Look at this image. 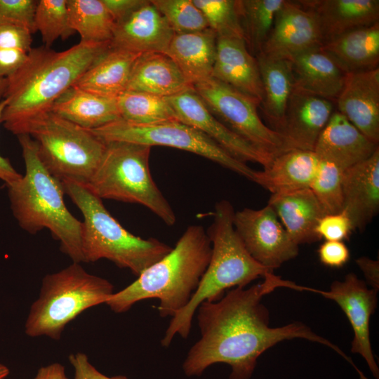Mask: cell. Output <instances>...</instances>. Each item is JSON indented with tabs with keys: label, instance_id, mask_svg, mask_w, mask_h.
Masks as SVG:
<instances>
[{
	"label": "cell",
	"instance_id": "cell-25",
	"mask_svg": "<svg viewBox=\"0 0 379 379\" xmlns=\"http://www.w3.org/2000/svg\"><path fill=\"white\" fill-rule=\"evenodd\" d=\"M268 204L297 245L320 239L316 233V227L326 213L310 187L272 194Z\"/></svg>",
	"mask_w": 379,
	"mask_h": 379
},
{
	"label": "cell",
	"instance_id": "cell-19",
	"mask_svg": "<svg viewBox=\"0 0 379 379\" xmlns=\"http://www.w3.org/2000/svg\"><path fill=\"white\" fill-rule=\"evenodd\" d=\"M334 107L333 101L294 89L279 133L293 149L314 151Z\"/></svg>",
	"mask_w": 379,
	"mask_h": 379
},
{
	"label": "cell",
	"instance_id": "cell-41",
	"mask_svg": "<svg viewBox=\"0 0 379 379\" xmlns=\"http://www.w3.org/2000/svg\"><path fill=\"white\" fill-rule=\"evenodd\" d=\"M32 31L20 25L0 22V49H20L26 52L32 48Z\"/></svg>",
	"mask_w": 379,
	"mask_h": 379
},
{
	"label": "cell",
	"instance_id": "cell-10",
	"mask_svg": "<svg viewBox=\"0 0 379 379\" xmlns=\"http://www.w3.org/2000/svg\"><path fill=\"white\" fill-rule=\"evenodd\" d=\"M89 131L103 142L122 141L187 151L214 161L252 181L254 180L255 170L233 157L198 129L178 120L140 125L120 119Z\"/></svg>",
	"mask_w": 379,
	"mask_h": 379
},
{
	"label": "cell",
	"instance_id": "cell-30",
	"mask_svg": "<svg viewBox=\"0 0 379 379\" xmlns=\"http://www.w3.org/2000/svg\"><path fill=\"white\" fill-rule=\"evenodd\" d=\"M262 86L260 103L270 128L279 133L289 98L294 90L291 62L259 53L256 56Z\"/></svg>",
	"mask_w": 379,
	"mask_h": 379
},
{
	"label": "cell",
	"instance_id": "cell-42",
	"mask_svg": "<svg viewBox=\"0 0 379 379\" xmlns=\"http://www.w3.org/2000/svg\"><path fill=\"white\" fill-rule=\"evenodd\" d=\"M319 260L324 265L331 267H341L350 259V251L340 241H325L318 249Z\"/></svg>",
	"mask_w": 379,
	"mask_h": 379
},
{
	"label": "cell",
	"instance_id": "cell-48",
	"mask_svg": "<svg viewBox=\"0 0 379 379\" xmlns=\"http://www.w3.org/2000/svg\"><path fill=\"white\" fill-rule=\"evenodd\" d=\"M34 379H69L65 372V368L60 363H52L41 366L37 371Z\"/></svg>",
	"mask_w": 379,
	"mask_h": 379
},
{
	"label": "cell",
	"instance_id": "cell-17",
	"mask_svg": "<svg viewBox=\"0 0 379 379\" xmlns=\"http://www.w3.org/2000/svg\"><path fill=\"white\" fill-rule=\"evenodd\" d=\"M335 104L359 131L379 143V68L346 74Z\"/></svg>",
	"mask_w": 379,
	"mask_h": 379
},
{
	"label": "cell",
	"instance_id": "cell-37",
	"mask_svg": "<svg viewBox=\"0 0 379 379\" xmlns=\"http://www.w3.org/2000/svg\"><path fill=\"white\" fill-rule=\"evenodd\" d=\"M343 172L333 163L320 159L317 173L310 188L326 215L343 210Z\"/></svg>",
	"mask_w": 379,
	"mask_h": 379
},
{
	"label": "cell",
	"instance_id": "cell-6",
	"mask_svg": "<svg viewBox=\"0 0 379 379\" xmlns=\"http://www.w3.org/2000/svg\"><path fill=\"white\" fill-rule=\"evenodd\" d=\"M62 183L84 216L81 242L84 262L107 259L138 277L172 249L157 239H142L127 231L86 185L72 180Z\"/></svg>",
	"mask_w": 379,
	"mask_h": 379
},
{
	"label": "cell",
	"instance_id": "cell-43",
	"mask_svg": "<svg viewBox=\"0 0 379 379\" xmlns=\"http://www.w3.org/2000/svg\"><path fill=\"white\" fill-rule=\"evenodd\" d=\"M69 361L74 369L73 379H128L119 375L109 377L100 372L83 352L72 353L69 356Z\"/></svg>",
	"mask_w": 379,
	"mask_h": 379
},
{
	"label": "cell",
	"instance_id": "cell-47",
	"mask_svg": "<svg viewBox=\"0 0 379 379\" xmlns=\"http://www.w3.org/2000/svg\"><path fill=\"white\" fill-rule=\"evenodd\" d=\"M5 105L6 100L4 99L0 102V120ZM22 175L13 168L9 159L0 154V180L4 181L5 185H8L18 180Z\"/></svg>",
	"mask_w": 379,
	"mask_h": 379
},
{
	"label": "cell",
	"instance_id": "cell-7",
	"mask_svg": "<svg viewBox=\"0 0 379 379\" xmlns=\"http://www.w3.org/2000/svg\"><path fill=\"white\" fill-rule=\"evenodd\" d=\"M114 293L110 281L72 262L43 278L39 297L30 307L25 332L29 337L46 336L58 340L69 322L84 311L105 304Z\"/></svg>",
	"mask_w": 379,
	"mask_h": 379
},
{
	"label": "cell",
	"instance_id": "cell-50",
	"mask_svg": "<svg viewBox=\"0 0 379 379\" xmlns=\"http://www.w3.org/2000/svg\"><path fill=\"white\" fill-rule=\"evenodd\" d=\"M8 368L0 363V379H6L9 375Z\"/></svg>",
	"mask_w": 379,
	"mask_h": 379
},
{
	"label": "cell",
	"instance_id": "cell-35",
	"mask_svg": "<svg viewBox=\"0 0 379 379\" xmlns=\"http://www.w3.org/2000/svg\"><path fill=\"white\" fill-rule=\"evenodd\" d=\"M35 32H39L44 46L50 48L58 39L65 40L74 32L69 22L67 0H39L34 16Z\"/></svg>",
	"mask_w": 379,
	"mask_h": 379
},
{
	"label": "cell",
	"instance_id": "cell-2",
	"mask_svg": "<svg viewBox=\"0 0 379 379\" xmlns=\"http://www.w3.org/2000/svg\"><path fill=\"white\" fill-rule=\"evenodd\" d=\"M111 41L83 42L62 51L32 48L23 65L6 78V105L0 123L16 129L51 110L53 102L109 48Z\"/></svg>",
	"mask_w": 379,
	"mask_h": 379
},
{
	"label": "cell",
	"instance_id": "cell-12",
	"mask_svg": "<svg viewBox=\"0 0 379 379\" xmlns=\"http://www.w3.org/2000/svg\"><path fill=\"white\" fill-rule=\"evenodd\" d=\"M233 224L251 256L271 272L298 254V245L269 204L260 209L245 208L234 212Z\"/></svg>",
	"mask_w": 379,
	"mask_h": 379
},
{
	"label": "cell",
	"instance_id": "cell-39",
	"mask_svg": "<svg viewBox=\"0 0 379 379\" xmlns=\"http://www.w3.org/2000/svg\"><path fill=\"white\" fill-rule=\"evenodd\" d=\"M38 1L0 0V22L23 25L35 32L34 16Z\"/></svg>",
	"mask_w": 379,
	"mask_h": 379
},
{
	"label": "cell",
	"instance_id": "cell-44",
	"mask_svg": "<svg viewBox=\"0 0 379 379\" xmlns=\"http://www.w3.org/2000/svg\"><path fill=\"white\" fill-rule=\"evenodd\" d=\"M27 53L20 49H0V79H6L25 62Z\"/></svg>",
	"mask_w": 379,
	"mask_h": 379
},
{
	"label": "cell",
	"instance_id": "cell-31",
	"mask_svg": "<svg viewBox=\"0 0 379 379\" xmlns=\"http://www.w3.org/2000/svg\"><path fill=\"white\" fill-rule=\"evenodd\" d=\"M140 54L111 46L72 86L117 98L126 91L133 65Z\"/></svg>",
	"mask_w": 379,
	"mask_h": 379
},
{
	"label": "cell",
	"instance_id": "cell-14",
	"mask_svg": "<svg viewBox=\"0 0 379 379\" xmlns=\"http://www.w3.org/2000/svg\"><path fill=\"white\" fill-rule=\"evenodd\" d=\"M178 121L191 126L215 141L237 159L267 166L272 157L254 147L225 126L208 109L193 88L165 98Z\"/></svg>",
	"mask_w": 379,
	"mask_h": 379
},
{
	"label": "cell",
	"instance_id": "cell-16",
	"mask_svg": "<svg viewBox=\"0 0 379 379\" xmlns=\"http://www.w3.org/2000/svg\"><path fill=\"white\" fill-rule=\"evenodd\" d=\"M174 35L151 1L142 3L115 22L112 47L137 53H164Z\"/></svg>",
	"mask_w": 379,
	"mask_h": 379
},
{
	"label": "cell",
	"instance_id": "cell-45",
	"mask_svg": "<svg viewBox=\"0 0 379 379\" xmlns=\"http://www.w3.org/2000/svg\"><path fill=\"white\" fill-rule=\"evenodd\" d=\"M115 22L124 18L143 0H102Z\"/></svg>",
	"mask_w": 379,
	"mask_h": 379
},
{
	"label": "cell",
	"instance_id": "cell-18",
	"mask_svg": "<svg viewBox=\"0 0 379 379\" xmlns=\"http://www.w3.org/2000/svg\"><path fill=\"white\" fill-rule=\"evenodd\" d=\"M343 210L353 230H364L379 211V148L342 175Z\"/></svg>",
	"mask_w": 379,
	"mask_h": 379
},
{
	"label": "cell",
	"instance_id": "cell-3",
	"mask_svg": "<svg viewBox=\"0 0 379 379\" xmlns=\"http://www.w3.org/2000/svg\"><path fill=\"white\" fill-rule=\"evenodd\" d=\"M211 243L201 225L189 226L175 246L158 262L145 270L133 283L114 293L106 305L123 313L138 302L159 300L161 317H174L190 301L211 256Z\"/></svg>",
	"mask_w": 379,
	"mask_h": 379
},
{
	"label": "cell",
	"instance_id": "cell-8",
	"mask_svg": "<svg viewBox=\"0 0 379 379\" xmlns=\"http://www.w3.org/2000/svg\"><path fill=\"white\" fill-rule=\"evenodd\" d=\"M104 142L102 158L86 185L88 189L101 199L140 204L167 225H174V211L150 173L152 147L122 141Z\"/></svg>",
	"mask_w": 379,
	"mask_h": 379
},
{
	"label": "cell",
	"instance_id": "cell-32",
	"mask_svg": "<svg viewBox=\"0 0 379 379\" xmlns=\"http://www.w3.org/2000/svg\"><path fill=\"white\" fill-rule=\"evenodd\" d=\"M71 29L83 42L111 41L115 21L102 0H67Z\"/></svg>",
	"mask_w": 379,
	"mask_h": 379
},
{
	"label": "cell",
	"instance_id": "cell-21",
	"mask_svg": "<svg viewBox=\"0 0 379 379\" xmlns=\"http://www.w3.org/2000/svg\"><path fill=\"white\" fill-rule=\"evenodd\" d=\"M211 77L262 101V86L257 60L244 39L217 37Z\"/></svg>",
	"mask_w": 379,
	"mask_h": 379
},
{
	"label": "cell",
	"instance_id": "cell-26",
	"mask_svg": "<svg viewBox=\"0 0 379 379\" xmlns=\"http://www.w3.org/2000/svg\"><path fill=\"white\" fill-rule=\"evenodd\" d=\"M192 88L168 55L148 52L141 53L135 60L126 90L168 98Z\"/></svg>",
	"mask_w": 379,
	"mask_h": 379
},
{
	"label": "cell",
	"instance_id": "cell-34",
	"mask_svg": "<svg viewBox=\"0 0 379 379\" xmlns=\"http://www.w3.org/2000/svg\"><path fill=\"white\" fill-rule=\"evenodd\" d=\"M284 0H239L244 40L251 53L259 54Z\"/></svg>",
	"mask_w": 379,
	"mask_h": 379
},
{
	"label": "cell",
	"instance_id": "cell-29",
	"mask_svg": "<svg viewBox=\"0 0 379 379\" xmlns=\"http://www.w3.org/2000/svg\"><path fill=\"white\" fill-rule=\"evenodd\" d=\"M52 112L86 129H95L121 119L117 98L104 96L74 86L53 104Z\"/></svg>",
	"mask_w": 379,
	"mask_h": 379
},
{
	"label": "cell",
	"instance_id": "cell-33",
	"mask_svg": "<svg viewBox=\"0 0 379 379\" xmlns=\"http://www.w3.org/2000/svg\"><path fill=\"white\" fill-rule=\"evenodd\" d=\"M121 119L135 124L149 125L178 120L165 98L126 90L117 97Z\"/></svg>",
	"mask_w": 379,
	"mask_h": 379
},
{
	"label": "cell",
	"instance_id": "cell-46",
	"mask_svg": "<svg viewBox=\"0 0 379 379\" xmlns=\"http://www.w3.org/2000/svg\"><path fill=\"white\" fill-rule=\"evenodd\" d=\"M359 267L363 272L368 284L372 288L378 291L379 288V262L368 257H361L356 260Z\"/></svg>",
	"mask_w": 379,
	"mask_h": 379
},
{
	"label": "cell",
	"instance_id": "cell-4",
	"mask_svg": "<svg viewBox=\"0 0 379 379\" xmlns=\"http://www.w3.org/2000/svg\"><path fill=\"white\" fill-rule=\"evenodd\" d=\"M22 149L25 173L6 185L11 208L20 227L34 234L46 228L60 242V250L74 262H84L81 251L82 222L67 209L61 181L41 162L34 140L17 135Z\"/></svg>",
	"mask_w": 379,
	"mask_h": 379
},
{
	"label": "cell",
	"instance_id": "cell-27",
	"mask_svg": "<svg viewBox=\"0 0 379 379\" xmlns=\"http://www.w3.org/2000/svg\"><path fill=\"white\" fill-rule=\"evenodd\" d=\"M217 37L210 28L191 33H174L164 53L193 86L211 77Z\"/></svg>",
	"mask_w": 379,
	"mask_h": 379
},
{
	"label": "cell",
	"instance_id": "cell-23",
	"mask_svg": "<svg viewBox=\"0 0 379 379\" xmlns=\"http://www.w3.org/2000/svg\"><path fill=\"white\" fill-rule=\"evenodd\" d=\"M314 151L293 149L275 156L262 171H255L253 182L279 194L310 187L319 166Z\"/></svg>",
	"mask_w": 379,
	"mask_h": 379
},
{
	"label": "cell",
	"instance_id": "cell-5",
	"mask_svg": "<svg viewBox=\"0 0 379 379\" xmlns=\"http://www.w3.org/2000/svg\"><path fill=\"white\" fill-rule=\"evenodd\" d=\"M234 210L227 200L215 206L213 221L207 234L211 243V256L199 284L188 304L172 317L161 344L168 347L174 336L189 335L194 314L199 305L220 299L225 290L245 287L254 279L273 272L255 261L236 232Z\"/></svg>",
	"mask_w": 379,
	"mask_h": 379
},
{
	"label": "cell",
	"instance_id": "cell-22",
	"mask_svg": "<svg viewBox=\"0 0 379 379\" xmlns=\"http://www.w3.org/2000/svg\"><path fill=\"white\" fill-rule=\"evenodd\" d=\"M312 11L326 42L351 30L379 22L378 0H299Z\"/></svg>",
	"mask_w": 379,
	"mask_h": 379
},
{
	"label": "cell",
	"instance_id": "cell-9",
	"mask_svg": "<svg viewBox=\"0 0 379 379\" xmlns=\"http://www.w3.org/2000/svg\"><path fill=\"white\" fill-rule=\"evenodd\" d=\"M13 134L29 135L36 145L39 158L60 181L86 185L103 154L105 144L88 129L51 111L19 126Z\"/></svg>",
	"mask_w": 379,
	"mask_h": 379
},
{
	"label": "cell",
	"instance_id": "cell-20",
	"mask_svg": "<svg viewBox=\"0 0 379 379\" xmlns=\"http://www.w3.org/2000/svg\"><path fill=\"white\" fill-rule=\"evenodd\" d=\"M375 144L359 131L343 114L334 111L316 142L314 152L321 160L345 171L370 157Z\"/></svg>",
	"mask_w": 379,
	"mask_h": 379
},
{
	"label": "cell",
	"instance_id": "cell-11",
	"mask_svg": "<svg viewBox=\"0 0 379 379\" xmlns=\"http://www.w3.org/2000/svg\"><path fill=\"white\" fill-rule=\"evenodd\" d=\"M193 89L219 121L254 147L272 157L293 149L281 134L263 123L258 99L213 77L195 84Z\"/></svg>",
	"mask_w": 379,
	"mask_h": 379
},
{
	"label": "cell",
	"instance_id": "cell-1",
	"mask_svg": "<svg viewBox=\"0 0 379 379\" xmlns=\"http://www.w3.org/2000/svg\"><path fill=\"white\" fill-rule=\"evenodd\" d=\"M264 279L261 284L246 289L236 287L217 301L199 305L201 338L182 364L187 376H200L208 366L225 363L231 366L229 379H250L264 352L282 340L299 338L326 345L351 361L338 347L302 323L270 327L269 312L261 300L279 288L280 277L267 272Z\"/></svg>",
	"mask_w": 379,
	"mask_h": 379
},
{
	"label": "cell",
	"instance_id": "cell-36",
	"mask_svg": "<svg viewBox=\"0 0 379 379\" xmlns=\"http://www.w3.org/2000/svg\"><path fill=\"white\" fill-rule=\"evenodd\" d=\"M218 37L244 39L239 0H193Z\"/></svg>",
	"mask_w": 379,
	"mask_h": 379
},
{
	"label": "cell",
	"instance_id": "cell-49",
	"mask_svg": "<svg viewBox=\"0 0 379 379\" xmlns=\"http://www.w3.org/2000/svg\"><path fill=\"white\" fill-rule=\"evenodd\" d=\"M6 79H0V102L4 99V95L6 91Z\"/></svg>",
	"mask_w": 379,
	"mask_h": 379
},
{
	"label": "cell",
	"instance_id": "cell-40",
	"mask_svg": "<svg viewBox=\"0 0 379 379\" xmlns=\"http://www.w3.org/2000/svg\"><path fill=\"white\" fill-rule=\"evenodd\" d=\"M353 231L352 225L344 211L340 213L326 214L319 221L316 233L320 238L326 241H343Z\"/></svg>",
	"mask_w": 379,
	"mask_h": 379
},
{
	"label": "cell",
	"instance_id": "cell-24",
	"mask_svg": "<svg viewBox=\"0 0 379 379\" xmlns=\"http://www.w3.org/2000/svg\"><path fill=\"white\" fill-rule=\"evenodd\" d=\"M288 60L295 90L335 102L346 74L321 47L301 53Z\"/></svg>",
	"mask_w": 379,
	"mask_h": 379
},
{
	"label": "cell",
	"instance_id": "cell-15",
	"mask_svg": "<svg viewBox=\"0 0 379 379\" xmlns=\"http://www.w3.org/2000/svg\"><path fill=\"white\" fill-rule=\"evenodd\" d=\"M322 45L315 14L297 1L284 0L260 53L272 58L289 60Z\"/></svg>",
	"mask_w": 379,
	"mask_h": 379
},
{
	"label": "cell",
	"instance_id": "cell-28",
	"mask_svg": "<svg viewBox=\"0 0 379 379\" xmlns=\"http://www.w3.org/2000/svg\"><path fill=\"white\" fill-rule=\"evenodd\" d=\"M321 48L346 74L378 68L379 22L344 33Z\"/></svg>",
	"mask_w": 379,
	"mask_h": 379
},
{
	"label": "cell",
	"instance_id": "cell-13",
	"mask_svg": "<svg viewBox=\"0 0 379 379\" xmlns=\"http://www.w3.org/2000/svg\"><path fill=\"white\" fill-rule=\"evenodd\" d=\"M286 288L314 292L335 301L353 329L351 351L361 355L373 376L379 378V368L373 354L369 334V322L377 306L378 291L368 289L354 273L347 274L343 281H333L328 291L297 285L290 281Z\"/></svg>",
	"mask_w": 379,
	"mask_h": 379
},
{
	"label": "cell",
	"instance_id": "cell-38",
	"mask_svg": "<svg viewBox=\"0 0 379 379\" xmlns=\"http://www.w3.org/2000/svg\"><path fill=\"white\" fill-rule=\"evenodd\" d=\"M177 34L191 33L208 28L201 11L193 0H151Z\"/></svg>",
	"mask_w": 379,
	"mask_h": 379
}]
</instances>
